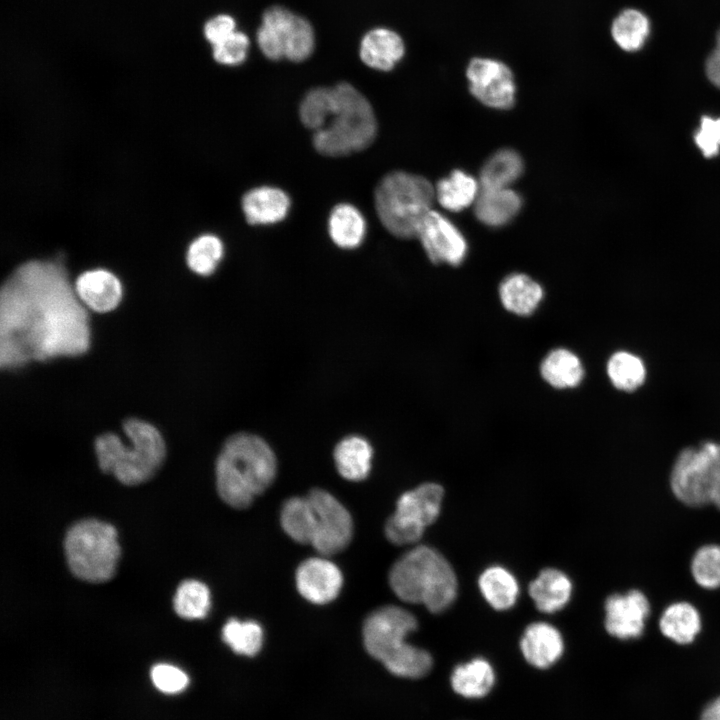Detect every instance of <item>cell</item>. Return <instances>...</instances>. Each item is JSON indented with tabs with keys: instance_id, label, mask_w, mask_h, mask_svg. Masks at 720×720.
<instances>
[{
	"instance_id": "6da1fadb",
	"label": "cell",
	"mask_w": 720,
	"mask_h": 720,
	"mask_svg": "<svg viewBox=\"0 0 720 720\" xmlns=\"http://www.w3.org/2000/svg\"><path fill=\"white\" fill-rule=\"evenodd\" d=\"M90 346L86 307L65 268L32 260L5 280L0 292V366L84 354Z\"/></svg>"
},
{
	"instance_id": "7a4b0ae2",
	"label": "cell",
	"mask_w": 720,
	"mask_h": 720,
	"mask_svg": "<svg viewBox=\"0 0 720 720\" xmlns=\"http://www.w3.org/2000/svg\"><path fill=\"white\" fill-rule=\"evenodd\" d=\"M215 470L221 499L233 508L245 509L271 485L277 461L265 440L254 434L237 433L224 443Z\"/></svg>"
},
{
	"instance_id": "3957f363",
	"label": "cell",
	"mask_w": 720,
	"mask_h": 720,
	"mask_svg": "<svg viewBox=\"0 0 720 720\" xmlns=\"http://www.w3.org/2000/svg\"><path fill=\"white\" fill-rule=\"evenodd\" d=\"M416 628L417 620L409 611L394 605L380 607L364 621V647L392 674L421 678L430 672L433 660L429 652L405 641Z\"/></svg>"
},
{
	"instance_id": "277c9868",
	"label": "cell",
	"mask_w": 720,
	"mask_h": 720,
	"mask_svg": "<svg viewBox=\"0 0 720 720\" xmlns=\"http://www.w3.org/2000/svg\"><path fill=\"white\" fill-rule=\"evenodd\" d=\"M123 430L131 445H125L118 435L104 433L95 440V452L100 469L111 473L124 485L146 482L161 467L166 446L159 430L137 418L123 423Z\"/></svg>"
},
{
	"instance_id": "5b68a950",
	"label": "cell",
	"mask_w": 720,
	"mask_h": 720,
	"mask_svg": "<svg viewBox=\"0 0 720 720\" xmlns=\"http://www.w3.org/2000/svg\"><path fill=\"white\" fill-rule=\"evenodd\" d=\"M389 584L398 598L423 604L432 613L446 610L457 594V579L451 565L425 545L414 547L393 564Z\"/></svg>"
},
{
	"instance_id": "8992f818",
	"label": "cell",
	"mask_w": 720,
	"mask_h": 720,
	"mask_svg": "<svg viewBox=\"0 0 720 720\" xmlns=\"http://www.w3.org/2000/svg\"><path fill=\"white\" fill-rule=\"evenodd\" d=\"M332 89V104L324 125L315 131L316 150L326 156H344L366 148L376 134V119L369 101L351 84Z\"/></svg>"
},
{
	"instance_id": "52a82bcc",
	"label": "cell",
	"mask_w": 720,
	"mask_h": 720,
	"mask_svg": "<svg viewBox=\"0 0 720 720\" xmlns=\"http://www.w3.org/2000/svg\"><path fill=\"white\" fill-rule=\"evenodd\" d=\"M435 189L425 178L393 172L376 188L375 206L385 228L399 238L416 237L425 215L432 210Z\"/></svg>"
},
{
	"instance_id": "ba28073f",
	"label": "cell",
	"mask_w": 720,
	"mask_h": 720,
	"mask_svg": "<svg viewBox=\"0 0 720 720\" xmlns=\"http://www.w3.org/2000/svg\"><path fill=\"white\" fill-rule=\"evenodd\" d=\"M64 550L71 572L91 583L111 579L120 557L115 527L97 519H84L70 527Z\"/></svg>"
},
{
	"instance_id": "9c48e42d",
	"label": "cell",
	"mask_w": 720,
	"mask_h": 720,
	"mask_svg": "<svg viewBox=\"0 0 720 720\" xmlns=\"http://www.w3.org/2000/svg\"><path fill=\"white\" fill-rule=\"evenodd\" d=\"M720 476V443L707 440L682 449L670 475L672 492L682 503L700 507L712 504Z\"/></svg>"
},
{
	"instance_id": "30bf717a",
	"label": "cell",
	"mask_w": 720,
	"mask_h": 720,
	"mask_svg": "<svg viewBox=\"0 0 720 720\" xmlns=\"http://www.w3.org/2000/svg\"><path fill=\"white\" fill-rule=\"evenodd\" d=\"M443 495V488L436 483H424L402 494L385 524L387 539L396 545L418 542L425 528L438 518Z\"/></svg>"
},
{
	"instance_id": "8fae6325",
	"label": "cell",
	"mask_w": 720,
	"mask_h": 720,
	"mask_svg": "<svg viewBox=\"0 0 720 720\" xmlns=\"http://www.w3.org/2000/svg\"><path fill=\"white\" fill-rule=\"evenodd\" d=\"M313 511L311 545L324 556L344 550L353 535V521L348 510L329 492L315 488L306 496Z\"/></svg>"
},
{
	"instance_id": "7c38bea8",
	"label": "cell",
	"mask_w": 720,
	"mask_h": 720,
	"mask_svg": "<svg viewBox=\"0 0 720 720\" xmlns=\"http://www.w3.org/2000/svg\"><path fill=\"white\" fill-rule=\"evenodd\" d=\"M466 77L471 94L482 104L495 109H508L514 104L515 81L505 63L474 57L467 66Z\"/></svg>"
},
{
	"instance_id": "4fadbf2b",
	"label": "cell",
	"mask_w": 720,
	"mask_h": 720,
	"mask_svg": "<svg viewBox=\"0 0 720 720\" xmlns=\"http://www.w3.org/2000/svg\"><path fill=\"white\" fill-rule=\"evenodd\" d=\"M416 237L433 263L457 266L466 257L468 247L464 236L449 219L435 210L425 215Z\"/></svg>"
},
{
	"instance_id": "5bb4252c",
	"label": "cell",
	"mask_w": 720,
	"mask_h": 720,
	"mask_svg": "<svg viewBox=\"0 0 720 720\" xmlns=\"http://www.w3.org/2000/svg\"><path fill=\"white\" fill-rule=\"evenodd\" d=\"M262 25L277 36L287 59L300 62L312 54L314 32L305 18L284 7L273 6L264 12Z\"/></svg>"
},
{
	"instance_id": "9a60e30c",
	"label": "cell",
	"mask_w": 720,
	"mask_h": 720,
	"mask_svg": "<svg viewBox=\"0 0 720 720\" xmlns=\"http://www.w3.org/2000/svg\"><path fill=\"white\" fill-rule=\"evenodd\" d=\"M605 628L621 640L636 639L644 631L650 613L647 597L639 590L613 594L605 602Z\"/></svg>"
},
{
	"instance_id": "2e32d148",
	"label": "cell",
	"mask_w": 720,
	"mask_h": 720,
	"mask_svg": "<svg viewBox=\"0 0 720 720\" xmlns=\"http://www.w3.org/2000/svg\"><path fill=\"white\" fill-rule=\"evenodd\" d=\"M343 583L342 573L331 561L313 557L303 561L296 571L299 593L314 604H326L339 594Z\"/></svg>"
},
{
	"instance_id": "e0dca14e",
	"label": "cell",
	"mask_w": 720,
	"mask_h": 720,
	"mask_svg": "<svg viewBox=\"0 0 720 720\" xmlns=\"http://www.w3.org/2000/svg\"><path fill=\"white\" fill-rule=\"evenodd\" d=\"M75 292L82 304L92 311L105 313L115 309L122 298L120 280L110 271L94 269L75 281Z\"/></svg>"
},
{
	"instance_id": "ac0fdd59",
	"label": "cell",
	"mask_w": 720,
	"mask_h": 720,
	"mask_svg": "<svg viewBox=\"0 0 720 720\" xmlns=\"http://www.w3.org/2000/svg\"><path fill=\"white\" fill-rule=\"evenodd\" d=\"M520 648L530 665L545 669L560 659L564 643L561 633L554 626L545 622H535L525 629Z\"/></svg>"
},
{
	"instance_id": "d6986e66",
	"label": "cell",
	"mask_w": 720,
	"mask_h": 720,
	"mask_svg": "<svg viewBox=\"0 0 720 720\" xmlns=\"http://www.w3.org/2000/svg\"><path fill=\"white\" fill-rule=\"evenodd\" d=\"M405 46L396 32L386 28L369 31L360 45L361 60L369 67L389 71L402 59Z\"/></svg>"
},
{
	"instance_id": "ffe728a7",
	"label": "cell",
	"mask_w": 720,
	"mask_h": 720,
	"mask_svg": "<svg viewBox=\"0 0 720 720\" xmlns=\"http://www.w3.org/2000/svg\"><path fill=\"white\" fill-rule=\"evenodd\" d=\"M290 207L289 197L278 188L262 186L248 191L242 209L250 224H273L284 219Z\"/></svg>"
},
{
	"instance_id": "44dd1931",
	"label": "cell",
	"mask_w": 720,
	"mask_h": 720,
	"mask_svg": "<svg viewBox=\"0 0 720 720\" xmlns=\"http://www.w3.org/2000/svg\"><path fill=\"white\" fill-rule=\"evenodd\" d=\"M475 215L483 224L498 227L510 222L519 212L521 197L509 188H481L474 202Z\"/></svg>"
},
{
	"instance_id": "7402d4cb",
	"label": "cell",
	"mask_w": 720,
	"mask_h": 720,
	"mask_svg": "<svg viewBox=\"0 0 720 720\" xmlns=\"http://www.w3.org/2000/svg\"><path fill=\"white\" fill-rule=\"evenodd\" d=\"M543 297L542 286L526 274H510L499 286V298L503 307L518 316L533 314Z\"/></svg>"
},
{
	"instance_id": "603a6c76",
	"label": "cell",
	"mask_w": 720,
	"mask_h": 720,
	"mask_svg": "<svg viewBox=\"0 0 720 720\" xmlns=\"http://www.w3.org/2000/svg\"><path fill=\"white\" fill-rule=\"evenodd\" d=\"M571 592L570 579L554 568L542 570L529 585L531 598L536 607L544 613H553L562 609L568 603Z\"/></svg>"
},
{
	"instance_id": "cb8c5ba5",
	"label": "cell",
	"mask_w": 720,
	"mask_h": 720,
	"mask_svg": "<svg viewBox=\"0 0 720 720\" xmlns=\"http://www.w3.org/2000/svg\"><path fill=\"white\" fill-rule=\"evenodd\" d=\"M606 374L610 384L616 390L633 393L646 383L648 368L639 354L621 349L609 356L606 363Z\"/></svg>"
},
{
	"instance_id": "d4e9b609",
	"label": "cell",
	"mask_w": 720,
	"mask_h": 720,
	"mask_svg": "<svg viewBox=\"0 0 720 720\" xmlns=\"http://www.w3.org/2000/svg\"><path fill=\"white\" fill-rule=\"evenodd\" d=\"M542 378L556 389L577 387L585 370L580 358L572 351L557 348L550 351L540 365Z\"/></svg>"
},
{
	"instance_id": "484cf974",
	"label": "cell",
	"mask_w": 720,
	"mask_h": 720,
	"mask_svg": "<svg viewBox=\"0 0 720 720\" xmlns=\"http://www.w3.org/2000/svg\"><path fill=\"white\" fill-rule=\"evenodd\" d=\"M373 450L360 436L342 439L334 449V460L339 474L350 481L364 480L371 468Z\"/></svg>"
},
{
	"instance_id": "4316f807",
	"label": "cell",
	"mask_w": 720,
	"mask_h": 720,
	"mask_svg": "<svg viewBox=\"0 0 720 720\" xmlns=\"http://www.w3.org/2000/svg\"><path fill=\"white\" fill-rule=\"evenodd\" d=\"M452 689L465 698L486 696L495 683L491 664L483 658H474L454 668L450 677Z\"/></svg>"
},
{
	"instance_id": "83f0119b",
	"label": "cell",
	"mask_w": 720,
	"mask_h": 720,
	"mask_svg": "<svg viewBox=\"0 0 720 720\" xmlns=\"http://www.w3.org/2000/svg\"><path fill=\"white\" fill-rule=\"evenodd\" d=\"M659 627L664 636L678 644L691 643L701 629L697 609L688 602H676L662 613Z\"/></svg>"
},
{
	"instance_id": "f1b7e54d",
	"label": "cell",
	"mask_w": 720,
	"mask_h": 720,
	"mask_svg": "<svg viewBox=\"0 0 720 720\" xmlns=\"http://www.w3.org/2000/svg\"><path fill=\"white\" fill-rule=\"evenodd\" d=\"M365 233V219L356 207L343 203L333 208L329 217V234L337 246L356 248L363 241Z\"/></svg>"
},
{
	"instance_id": "f546056e",
	"label": "cell",
	"mask_w": 720,
	"mask_h": 720,
	"mask_svg": "<svg viewBox=\"0 0 720 720\" xmlns=\"http://www.w3.org/2000/svg\"><path fill=\"white\" fill-rule=\"evenodd\" d=\"M479 194L477 181L462 170H454L441 179L435 189V197L442 207L458 212L475 202Z\"/></svg>"
},
{
	"instance_id": "4dcf8cb0",
	"label": "cell",
	"mask_w": 720,
	"mask_h": 720,
	"mask_svg": "<svg viewBox=\"0 0 720 720\" xmlns=\"http://www.w3.org/2000/svg\"><path fill=\"white\" fill-rule=\"evenodd\" d=\"M478 584L486 601L496 610L511 608L518 598L517 580L503 567L487 568L480 575Z\"/></svg>"
},
{
	"instance_id": "1f68e13d",
	"label": "cell",
	"mask_w": 720,
	"mask_h": 720,
	"mask_svg": "<svg viewBox=\"0 0 720 720\" xmlns=\"http://www.w3.org/2000/svg\"><path fill=\"white\" fill-rule=\"evenodd\" d=\"M650 31L651 25L648 17L633 8L621 11L611 25L613 40L627 52L640 50L647 42Z\"/></svg>"
},
{
	"instance_id": "d6a6232c",
	"label": "cell",
	"mask_w": 720,
	"mask_h": 720,
	"mask_svg": "<svg viewBox=\"0 0 720 720\" xmlns=\"http://www.w3.org/2000/svg\"><path fill=\"white\" fill-rule=\"evenodd\" d=\"M523 168V161L516 151L499 150L481 169V188H509L520 177Z\"/></svg>"
},
{
	"instance_id": "836d02e7",
	"label": "cell",
	"mask_w": 720,
	"mask_h": 720,
	"mask_svg": "<svg viewBox=\"0 0 720 720\" xmlns=\"http://www.w3.org/2000/svg\"><path fill=\"white\" fill-rule=\"evenodd\" d=\"M281 525L286 534L301 544H311L313 511L307 497H292L281 509Z\"/></svg>"
},
{
	"instance_id": "e575fe53",
	"label": "cell",
	"mask_w": 720,
	"mask_h": 720,
	"mask_svg": "<svg viewBox=\"0 0 720 720\" xmlns=\"http://www.w3.org/2000/svg\"><path fill=\"white\" fill-rule=\"evenodd\" d=\"M223 641L237 654L256 655L263 644V630L255 621L228 620L222 630Z\"/></svg>"
},
{
	"instance_id": "d590c367",
	"label": "cell",
	"mask_w": 720,
	"mask_h": 720,
	"mask_svg": "<svg viewBox=\"0 0 720 720\" xmlns=\"http://www.w3.org/2000/svg\"><path fill=\"white\" fill-rule=\"evenodd\" d=\"M175 612L185 619L204 618L210 608V592L197 580H185L177 588L173 600Z\"/></svg>"
},
{
	"instance_id": "8d00e7d4",
	"label": "cell",
	"mask_w": 720,
	"mask_h": 720,
	"mask_svg": "<svg viewBox=\"0 0 720 720\" xmlns=\"http://www.w3.org/2000/svg\"><path fill=\"white\" fill-rule=\"evenodd\" d=\"M223 252V244L217 236L204 234L190 244L186 261L193 272L208 276L216 270Z\"/></svg>"
},
{
	"instance_id": "74e56055",
	"label": "cell",
	"mask_w": 720,
	"mask_h": 720,
	"mask_svg": "<svg viewBox=\"0 0 720 720\" xmlns=\"http://www.w3.org/2000/svg\"><path fill=\"white\" fill-rule=\"evenodd\" d=\"M691 574L698 585L706 589L720 587V545L699 548L691 561Z\"/></svg>"
},
{
	"instance_id": "f35d334b",
	"label": "cell",
	"mask_w": 720,
	"mask_h": 720,
	"mask_svg": "<svg viewBox=\"0 0 720 720\" xmlns=\"http://www.w3.org/2000/svg\"><path fill=\"white\" fill-rule=\"evenodd\" d=\"M332 104V89L319 87L310 90L301 102L299 114L302 123L317 131L320 129L329 114Z\"/></svg>"
},
{
	"instance_id": "ab89813d",
	"label": "cell",
	"mask_w": 720,
	"mask_h": 720,
	"mask_svg": "<svg viewBox=\"0 0 720 720\" xmlns=\"http://www.w3.org/2000/svg\"><path fill=\"white\" fill-rule=\"evenodd\" d=\"M249 39L246 34L235 31L231 36L213 46L214 59L224 65H238L247 57Z\"/></svg>"
},
{
	"instance_id": "60d3db41",
	"label": "cell",
	"mask_w": 720,
	"mask_h": 720,
	"mask_svg": "<svg viewBox=\"0 0 720 720\" xmlns=\"http://www.w3.org/2000/svg\"><path fill=\"white\" fill-rule=\"evenodd\" d=\"M151 679L155 687L164 693H178L188 684L187 675L170 664H157L151 670Z\"/></svg>"
},
{
	"instance_id": "b9f144b4",
	"label": "cell",
	"mask_w": 720,
	"mask_h": 720,
	"mask_svg": "<svg viewBox=\"0 0 720 720\" xmlns=\"http://www.w3.org/2000/svg\"><path fill=\"white\" fill-rule=\"evenodd\" d=\"M694 139L705 157L716 156L720 151V118L703 116Z\"/></svg>"
},
{
	"instance_id": "7bdbcfd3",
	"label": "cell",
	"mask_w": 720,
	"mask_h": 720,
	"mask_svg": "<svg viewBox=\"0 0 720 720\" xmlns=\"http://www.w3.org/2000/svg\"><path fill=\"white\" fill-rule=\"evenodd\" d=\"M236 23L233 17L229 15H218L211 18L204 26V35L206 39L213 45H217L236 30Z\"/></svg>"
},
{
	"instance_id": "ee69618b",
	"label": "cell",
	"mask_w": 720,
	"mask_h": 720,
	"mask_svg": "<svg viewBox=\"0 0 720 720\" xmlns=\"http://www.w3.org/2000/svg\"><path fill=\"white\" fill-rule=\"evenodd\" d=\"M705 71L709 81L720 88V29L716 36V46L706 60Z\"/></svg>"
},
{
	"instance_id": "f6af8a7d",
	"label": "cell",
	"mask_w": 720,
	"mask_h": 720,
	"mask_svg": "<svg viewBox=\"0 0 720 720\" xmlns=\"http://www.w3.org/2000/svg\"><path fill=\"white\" fill-rule=\"evenodd\" d=\"M700 720H720V697L711 701L704 708Z\"/></svg>"
},
{
	"instance_id": "bcb514c9",
	"label": "cell",
	"mask_w": 720,
	"mask_h": 720,
	"mask_svg": "<svg viewBox=\"0 0 720 720\" xmlns=\"http://www.w3.org/2000/svg\"><path fill=\"white\" fill-rule=\"evenodd\" d=\"M712 504H714L718 509H720V476L713 492Z\"/></svg>"
}]
</instances>
